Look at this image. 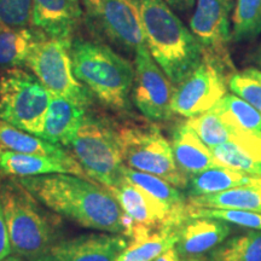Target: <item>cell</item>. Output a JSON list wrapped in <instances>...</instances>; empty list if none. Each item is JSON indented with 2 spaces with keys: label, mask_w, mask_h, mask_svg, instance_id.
<instances>
[{
  "label": "cell",
  "mask_w": 261,
  "mask_h": 261,
  "mask_svg": "<svg viewBox=\"0 0 261 261\" xmlns=\"http://www.w3.org/2000/svg\"><path fill=\"white\" fill-rule=\"evenodd\" d=\"M187 123L211 149L232 140L230 127L212 109L200 115L189 117Z\"/></svg>",
  "instance_id": "cell-30"
},
{
  "label": "cell",
  "mask_w": 261,
  "mask_h": 261,
  "mask_svg": "<svg viewBox=\"0 0 261 261\" xmlns=\"http://www.w3.org/2000/svg\"><path fill=\"white\" fill-rule=\"evenodd\" d=\"M184 261H205L202 259V257H188V259H184Z\"/></svg>",
  "instance_id": "cell-38"
},
{
  "label": "cell",
  "mask_w": 261,
  "mask_h": 261,
  "mask_svg": "<svg viewBox=\"0 0 261 261\" xmlns=\"http://www.w3.org/2000/svg\"><path fill=\"white\" fill-rule=\"evenodd\" d=\"M207 261H261V230L226 238L207 254Z\"/></svg>",
  "instance_id": "cell-27"
},
{
  "label": "cell",
  "mask_w": 261,
  "mask_h": 261,
  "mask_svg": "<svg viewBox=\"0 0 261 261\" xmlns=\"http://www.w3.org/2000/svg\"><path fill=\"white\" fill-rule=\"evenodd\" d=\"M135 69L132 100L137 109L151 121L171 120L175 85L156 63L146 45L135 52Z\"/></svg>",
  "instance_id": "cell-11"
},
{
  "label": "cell",
  "mask_w": 261,
  "mask_h": 261,
  "mask_svg": "<svg viewBox=\"0 0 261 261\" xmlns=\"http://www.w3.org/2000/svg\"><path fill=\"white\" fill-rule=\"evenodd\" d=\"M261 184V177L226 167H213L189 179V196L213 195L244 185Z\"/></svg>",
  "instance_id": "cell-21"
},
{
  "label": "cell",
  "mask_w": 261,
  "mask_h": 261,
  "mask_svg": "<svg viewBox=\"0 0 261 261\" xmlns=\"http://www.w3.org/2000/svg\"><path fill=\"white\" fill-rule=\"evenodd\" d=\"M231 0H196L190 31L200 41L204 54L218 60L227 70H233L228 54V42L232 39L230 31Z\"/></svg>",
  "instance_id": "cell-12"
},
{
  "label": "cell",
  "mask_w": 261,
  "mask_h": 261,
  "mask_svg": "<svg viewBox=\"0 0 261 261\" xmlns=\"http://www.w3.org/2000/svg\"><path fill=\"white\" fill-rule=\"evenodd\" d=\"M90 106L52 94L42 139L58 146H70Z\"/></svg>",
  "instance_id": "cell-17"
},
{
  "label": "cell",
  "mask_w": 261,
  "mask_h": 261,
  "mask_svg": "<svg viewBox=\"0 0 261 261\" xmlns=\"http://www.w3.org/2000/svg\"><path fill=\"white\" fill-rule=\"evenodd\" d=\"M122 159L128 168L150 173L179 189L188 188L189 178L179 169L172 144L154 125L117 128Z\"/></svg>",
  "instance_id": "cell-7"
},
{
  "label": "cell",
  "mask_w": 261,
  "mask_h": 261,
  "mask_svg": "<svg viewBox=\"0 0 261 261\" xmlns=\"http://www.w3.org/2000/svg\"><path fill=\"white\" fill-rule=\"evenodd\" d=\"M83 16L70 0H33L32 27L50 38L73 41V32Z\"/></svg>",
  "instance_id": "cell-18"
},
{
  "label": "cell",
  "mask_w": 261,
  "mask_h": 261,
  "mask_svg": "<svg viewBox=\"0 0 261 261\" xmlns=\"http://www.w3.org/2000/svg\"><path fill=\"white\" fill-rule=\"evenodd\" d=\"M133 224L148 227H179L189 219L188 212H177L167 207L145 190L123 179L115 187L108 188Z\"/></svg>",
  "instance_id": "cell-13"
},
{
  "label": "cell",
  "mask_w": 261,
  "mask_h": 261,
  "mask_svg": "<svg viewBox=\"0 0 261 261\" xmlns=\"http://www.w3.org/2000/svg\"><path fill=\"white\" fill-rule=\"evenodd\" d=\"M126 236L102 232L60 240L35 261H117L125 249Z\"/></svg>",
  "instance_id": "cell-14"
},
{
  "label": "cell",
  "mask_w": 261,
  "mask_h": 261,
  "mask_svg": "<svg viewBox=\"0 0 261 261\" xmlns=\"http://www.w3.org/2000/svg\"><path fill=\"white\" fill-rule=\"evenodd\" d=\"M145 45L174 85L201 63L204 50L165 0H137Z\"/></svg>",
  "instance_id": "cell-2"
},
{
  "label": "cell",
  "mask_w": 261,
  "mask_h": 261,
  "mask_svg": "<svg viewBox=\"0 0 261 261\" xmlns=\"http://www.w3.org/2000/svg\"><path fill=\"white\" fill-rule=\"evenodd\" d=\"M71 3H73V4L75 5V6H77V8H80V0H70Z\"/></svg>",
  "instance_id": "cell-39"
},
{
  "label": "cell",
  "mask_w": 261,
  "mask_h": 261,
  "mask_svg": "<svg viewBox=\"0 0 261 261\" xmlns=\"http://www.w3.org/2000/svg\"><path fill=\"white\" fill-rule=\"evenodd\" d=\"M52 93L22 68L0 75V120L42 138Z\"/></svg>",
  "instance_id": "cell-6"
},
{
  "label": "cell",
  "mask_w": 261,
  "mask_h": 261,
  "mask_svg": "<svg viewBox=\"0 0 261 261\" xmlns=\"http://www.w3.org/2000/svg\"><path fill=\"white\" fill-rule=\"evenodd\" d=\"M189 219L190 218H212L223 220L225 223L248 227L250 230H261L260 212L242 210H218V208H196L189 204Z\"/></svg>",
  "instance_id": "cell-32"
},
{
  "label": "cell",
  "mask_w": 261,
  "mask_h": 261,
  "mask_svg": "<svg viewBox=\"0 0 261 261\" xmlns=\"http://www.w3.org/2000/svg\"><path fill=\"white\" fill-rule=\"evenodd\" d=\"M189 204L196 208L242 210L261 213V184L244 185L218 194L190 197Z\"/></svg>",
  "instance_id": "cell-23"
},
{
  "label": "cell",
  "mask_w": 261,
  "mask_h": 261,
  "mask_svg": "<svg viewBox=\"0 0 261 261\" xmlns=\"http://www.w3.org/2000/svg\"><path fill=\"white\" fill-rule=\"evenodd\" d=\"M44 33L38 29L12 28L0 23V68L25 67L32 46Z\"/></svg>",
  "instance_id": "cell-22"
},
{
  "label": "cell",
  "mask_w": 261,
  "mask_h": 261,
  "mask_svg": "<svg viewBox=\"0 0 261 261\" xmlns=\"http://www.w3.org/2000/svg\"><path fill=\"white\" fill-rule=\"evenodd\" d=\"M212 152L221 167L261 177V150L228 142L212 148Z\"/></svg>",
  "instance_id": "cell-28"
},
{
  "label": "cell",
  "mask_w": 261,
  "mask_h": 261,
  "mask_svg": "<svg viewBox=\"0 0 261 261\" xmlns=\"http://www.w3.org/2000/svg\"><path fill=\"white\" fill-rule=\"evenodd\" d=\"M55 173H68V174L89 178L77 160L69 152L64 155H38L21 154V152L0 149L2 177L18 179L55 174Z\"/></svg>",
  "instance_id": "cell-15"
},
{
  "label": "cell",
  "mask_w": 261,
  "mask_h": 261,
  "mask_svg": "<svg viewBox=\"0 0 261 261\" xmlns=\"http://www.w3.org/2000/svg\"><path fill=\"white\" fill-rule=\"evenodd\" d=\"M16 180L45 207L80 226L128 237L135 225L112 192L89 178L55 173Z\"/></svg>",
  "instance_id": "cell-1"
},
{
  "label": "cell",
  "mask_w": 261,
  "mask_h": 261,
  "mask_svg": "<svg viewBox=\"0 0 261 261\" xmlns=\"http://www.w3.org/2000/svg\"><path fill=\"white\" fill-rule=\"evenodd\" d=\"M12 253L11 243H10L9 230L6 225L4 211H3L2 198H0V261L8 257Z\"/></svg>",
  "instance_id": "cell-34"
},
{
  "label": "cell",
  "mask_w": 261,
  "mask_h": 261,
  "mask_svg": "<svg viewBox=\"0 0 261 261\" xmlns=\"http://www.w3.org/2000/svg\"><path fill=\"white\" fill-rule=\"evenodd\" d=\"M12 253L35 261L61 238L62 221L14 178L0 181Z\"/></svg>",
  "instance_id": "cell-3"
},
{
  "label": "cell",
  "mask_w": 261,
  "mask_h": 261,
  "mask_svg": "<svg viewBox=\"0 0 261 261\" xmlns=\"http://www.w3.org/2000/svg\"><path fill=\"white\" fill-rule=\"evenodd\" d=\"M226 70L219 61L204 54L201 63L181 83L175 85L173 113L189 119L217 106L227 93Z\"/></svg>",
  "instance_id": "cell-10"
},
{
  "label": "cell",
  "mask_w": 261,
  "mask_h": 261,
  "mask_svg": "<svg viewBox=\"0 0 261 261\" xmlns=\"http://www.w3.org/2000/svg\"><path fill=\"white\" fill-rule=\"evenodd\" d=\"M172 149L175 162L188 178L213 167H221L212 149L202 142L187 121L179 123L172 136Z\"/></svg>",
  "instance_id": "cell-19"
},
{
  "label": "cell",
  "mask_w": 261,
  "mask_h": 261,
  "mask_svg": "<svg viewBox=\"0 0 261 261\" xmlns=\"http://www.w3.org/2000/svg\"><path fill=\"white\" fill-rule=\"evenodd\" d=\"M174 11L187 12L196 4V0H165Z\"/></svg>",
  "instance_id": "cell-35"
},
{
  "label": "cell",
  "mask_w": 261,
  "mask_h": 261,
  "mask_svg": "<svg viewBox=\"0 0 261 261\" xmlns=\"http://www.w3.org/2000/svg\"><path fill=\"white\" fill-rule=\"evenodd\" d=\"M228 89L261 114V70L247 68L233 71L228 77Z\"/></svg>",
  "instance_id": "cell-31"
},
{
  "label": "cell",
  "mask_w": 261,
  "mask_h": 261,
  "mask_svg": "<svg viewBox=\"0 0 261 261\" xmlns=\"http://www.w3.org/2000/svg\"><path fill=\"white\" fill-rule=\"evenodd\" d=\"M152 261H182V257L180 256V254L178 253L177 248L172 247L166 250V252L160 254V255Z\"/></svg>",
  "instance_id": "cell-36"
},
{
  "label": "cell",
  "mask_w": 261,
  "mask_h": 261,
  "mask_svg": "<svg viewBox=\"0 0 261 261\" xmlns=\"http://www.w3.org/2000/svg\"><path fill=\"white\" fill-rule=\"evenodd\" d=\"M70 45L71 41L44 34L32 46L25 67L52 94L90 106L92 93L75 76Z\"/></svg>",
  "instance_id": "cell-8"
},
{
  "label": "cell",
  "mask_w": 261,
  "mask_h": 261,
  "mask_svg": "<svg viewBox=\"0 0 261 261\" xmlns=\"http://www.w3.org/2000/svg\"><path fill=\"white\" fill-rule=\"evenodd\" d=\"M212 110L233 132L261 133V114L234 93H226Z\"/></svg>",
  "instance_id": "cell-24"
},
{
  "label": "cell",
  "mask_w": 261,
  "mask_h": 261,
  "mask_svg": "<svg viewBox=\"0 0 261 261\" xmlns=\"http://www.w3.org/2000/svg\"><path fill=\"white\" fill-rule=\"evenodd\" d=\"M231 224L212 218H190L178 227L175 243L182 260L208 254L231 233Z\"/></svg>",
  "instance_id": "cell-16"
},
{
  "label": "cell",
  "mask_w": 261,
  "mask_h": 261,
  "mask_svg": "<svg viewBox=\"0 0 261 261\" xmlns=\"http://www.w3.org/2000/svg\"><path fill=\"white\" fill-rule=\"evenodd\" d=\"M261 33V0H237L232 16V39L236 41Z\"/></svg>",
  "instance_id": "cell-29"
},
{
  "label": "cell",
  "mask_w": 261,
  "mask_h": 261,
  "mask_svg": "<svg viewBox=\"0 0 261 261\" xmlns=\"http://www.w3.org/2000/svg\"><path fill=\"white\" fill-rule=\"evenodd\" d=\"M33 0H0V23L12 28L32 27Z\"/></svg>",
  "instance_id": "cell-33"
},
{
  "label": "cell",
  "mask_w": 261,
  "mask_h": 261,
  "mask_svg": "<svg viewBox=\"0 0 261 261\" xmlns=\"http://www.w3.org/2000/svg\"><path fill=\"white\" fill-rule=\"evenodd\" d=\"M70 57L76 79L104 106L117 112L129 108L135 64L104 44L74 40Z\"/></svg>",
  "instance_id": "cell-4"
},
{
  "label": "cell",
  "mask_w": 261,
  "mask_h": 261,
  "mask_svg": "<svg viewBox=\"0 0 261 261\" xmlns=\"http://www.w3.org/2000/svg\"><path fill=\"white\" fill-rule=\"evenodd\" d=\"M123 175L127 180L154 196L171 210L177 212L189 211V204L185 202V196L181 194L179 188L172 185L165 179L150 174V173L136 171V169L128 168L127 166L123 169Z\"/></svg>",
  "instance_id": "cell-26"
},
{
  "label": "cell",
  "mask_w": 261,
  "mask_h": 261,
  "mask_svg": "<svg viewBox=\"0 0 261 261\" xmlns=\"http://www.w3.org/2000/svg\"><path fill=\"white\" fill-rule=\"evenodd\" d=\"M128 238L117 261H152L169 248L175 247L178 227L154 228L135 224Z\"/></svg>",
  "instance_id": "cell-20"
},
{
  "label": "cell",
  "mask_w": 261,
  "mask_h": 261,
  "mask_svg": "<svg viewBox=\"0 0 261 261\" xmlns=\"http://www.w3.org/2000/svg\"><path fill=\"white\" fill-rule=\"evenodd\" d=\"M2 261H27V260H24L23 257L17 256V255H15V256L9 255L8 257H5V259H4V260H2ZM28 261H29V260H28Z\"/></svg>",
  "instance_id": "cell-37"
},
{
  "label": "cell",
  "mask_w": 261,
  "mask_h": 261,
  "mask_svg": "<svg viewBox=\"0 0 261 261\" xmlns=\"http://www.w3.org/2000/svg\"><path fill=\"white\" fill-rule=\"evenodd\" d=\"M70 148L87 177L106 189L123 179L126 165L119 133L106 120L87 114Z\"/></svg>",
  "instance_id": "cell-5"
},
{
  "label": "cell",
  "mask_w": 261,
  "mask_h": 261,
  "mask_svg": "<svg viewBox=\"0 0 261 261\" xmlns=\"http://www.w3.org/2000/svg\"><path fill=\"white\" fill-rule=\"evenodd\" d=\"M0 149L38 155H64L68 152L62 149V146L52 144L3 120H0Z\"/></svg>",
  "instance_id": "cell-25"
},
{
  "label": "cell",
  "mask_w": 261,
  "mask_h": 261,
  "mask_svg": "<svg viewBox=\"0 0 261 261\" xmlns=\"http://www.w3.org/2000/svg\"><path fill=\"white\" fill-rule=\"evenodd\" d=\"M257 62H259L260 67H261V51H260V55H259V58H257Z\"/></svg>",
  "instance_id": "cell-40"
},
{
  "label": "cell",
  "mask_w": 261,
  "mask_h": 261,
  "mask_svg": "<svg viewBox=\"0 0 261 261\" xmlns=\"http://www.w3.org/2000/svg\"><path fill=\"white\" fill-rule=\"evenodd\" d=\"M85 16L92 31L123 50L145 45L137 0H83Z\"/></svg>",
  "instance_id": "cell-9"
}]
</instances>
